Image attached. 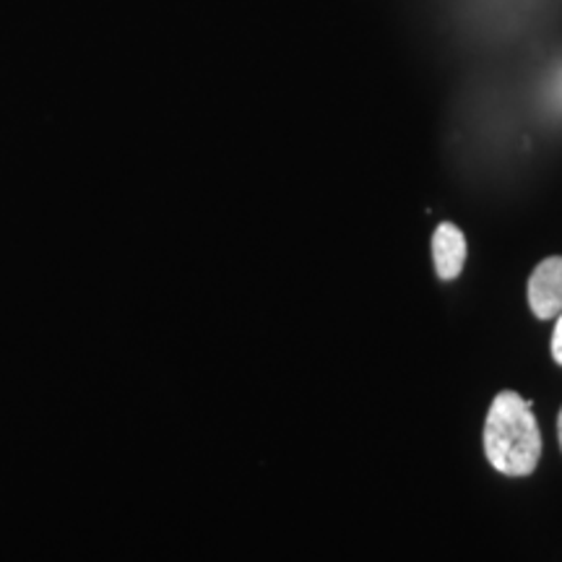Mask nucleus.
Listing matches in <instances>:
<instances>
[{
	"mask_svg": "<svg viewBox=\"0 0 562 562\" xmlns=\"http://www.w3.org/2000/svg\"><path fill=\"white\" fill-rule=\"evenodd\" d=\"M484 456L495 472L505 476H529L542 459V432L531 412V402L516 391L497 393L490 404L482 430Z\"/></svg>",
	"mask_w": 562,
	"mask_h": 562,
	"instance_id": "nucleus-1",
	"label": "nucleus"
},
{
	"mask_svg": "<svg viewBox=\"0 0 562 562\" xmlns=\"http://www.w3.org/2000/svg\"><path fill=\"white\" fill-rule=\"evenodd\" d=\"M529 307L539 321H552L562 313V256H550L529 277Z\"/></svg>",
	"mask_w": 562,
	"mask_h": 562,
	"instance_id": "nucleus-2",
	"label": "nucleus"
},
{
	"mask_svg": "<svg viewBox=\"0 0 562 562\" xmlns=\"http://www.w3.org/2000/svg\"><path fill=\"white\" fill-rule=\"evenodd\" d=\"M432 261L435 271L442 281H453L461 277L467 263V237L453 222H442L432 235Z\"/></svg>",
	"mask_w": 562,
	"mask_h": 562,
	"instance_id": "nucleus-3",
	"label": "nucleus"
},
{
	"mask_svg": "<svg viewBox=\"0 0 562 562\" xmlns=\"http://www.w3.org/2000/svg\"><path fill=\"white\" fill-rule=\"evenodd\" d=\"M552 360L562 364V313L558 315V323H554V334H552Z\"/></svg>",
	"mask_w": 562,
	"mask_h": 562,
	"instance_id": "nucleus-4",
	"label": "nucleus"
},
{
	"mask_svg": "<svg viewBox=\"0 0 562 562\" xmlns=\"http://www.w3.org/2000/svg\"><path fill=\"white\" fill-rule=\"evenodd\" d=\"M558 440H560V451H562V409H560V417H558Z\"/></svg>",
	"mask_w": 562,
	"mask_h": 562,
	"instance_id": "nucleus-5",
	"label": "nucleus"
}]
</instances>
